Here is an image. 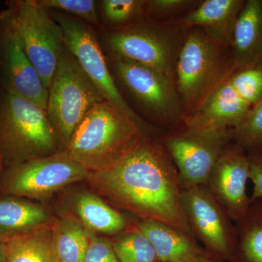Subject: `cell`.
Segmentation results:
<instances>
[{"label":"cell","instance_id":"obj_32","mask_svg":"<svg viewBox=\"0 0 262 262\" xmlns=\"http://www.w3.org/2000/svg\"><path fill=\"white\" fill-rule=\"evenodd\" d=\"M0 262H8L5 238L0 237Z\"/></svg>","mask_w":262,"mask_h":262},{"label":"cell","instance_id":"obj_30","mask_svg":"<svg viewBox=\"0 0 262 262\" xmlns=\"http://www.w3.org/2000/svg\"><path fill=\"white\" fill-rule=\"evenodd\" d=\"M250 160V180L253 184L251 199L262 198V154L248 155Z\"/></svg>","mask_w":262,"mask_h":262},{"label":"cell","instance_id":"obj_25","mask_svg":"<svg viewBox=\"0 0 262 262\" xmlns=\"http://www.w3.org/2000/svg\"><path fill=\"white\" fill-rule=\"evenodd\" d=\"M146 0H103L101 15L108 29L130 27L146 20Z\"/></svg>","mask_w":262,"mask_h":262},{"label":"cell","instance_id":"obj_7","mask_svg":"<svg viewBox=\"0 0 262 262\" xmlns=\"http://www.w3.org/2000/svg\"><path fill=\"white\" fill-rule=\"evenodd\" d=\"M261 98L262 59L237 69L231 67L185 124L233 128Z\"/></svg>","mask_w":262,"mask_h":262},{"label":"cell","instance_id":"obj_33","mask_svg":"<svg viewBox=\"0 0 262 262\" xmlns=\"http://www.w3.org/2000/svg\"><path fill=\"white\" fill-rule=\"evenodd\" d=\"M3 167H4V163H3V158H2L1 155H0V173L3 170Z\"/></svg>","mask_w":262,"mask_h":262},{"label":"cell","instance_id":"obj_1","mask_svg":"<svg viewBox=\"0 0 262 262\" xmlns=\"http://www.w3.org/2000/svg\"><path fill=\"white\" fill-rule=\"evenodd\" d=\"M86 180L99 195L138 220L160 222L193 235L183 210L178 170L160 136H144L116 165L90 173Z\"/></svg>","mask_w":262,"mask_h":262},{"label":"cell","instance_id":"obj_15","mask_svg":"<svg viewBox=\"0 0 262 262\" xmlns=\"http://www.w3.org/2000/svg\"><path fill=\"white\" fill-rule=\"evenodd\" d=\"M248 180L249 156L232 141L215 162L206 185L234 223L244 217L251 203L247 192Z\"/></svg>","mask_w":262,"mask_h":262},{"label":"cell","instance_id":"obj_29","mask_svg":"<svg viewBox=\"0 0 262 262\" xmlns=\"http://www.w3.org/2000/svg\"><path fill=\"white\" fill-rule=\"evenodd\" d=\"M82 262H119L112 239L93 236Z\"/></svg>","mask_w":262,"mask_h":262},{"label":"cell","instance_id":"obj_13","mask_svg":"<svg viewBox=\"0 0 262 262\" xmlns=\"http://www.w3.org/2000/svg\"><path fill=\"white\" fill-rule=\"evenodd\" d=\"M90 172L64 150L10 166L2 189L8 195L43 199L72 183L86 180Z\"/></svg>","mask_w":262,"mask_h":262},{"label":"cell","instance_id":"obj_9","mask_svg":"<svg viewBox=\"0 0 262 262\" xmlns=\"http://www.w3.org/2000/svg\"><path fill=\"white\" fill-rule=\"evenodd\" d=\"M5 10L26 54L49 89L65 46L61 26L37 0H15Z\"/></svg>","mask_w":262,"mask_h":262},{"label":"cell","instance_id":"obj_19","mask_svg":"<svg viewBox=\"0 0 262 262\" xmlns=\"http://www.w3.org/2000/svg\"><path fill=\"white\" fill-rule=\"evenodd\" d=\"M74 205L79 220L93 232L117 236L131 228L136 222H131L126 215L94 193H80Z\"/></svg>","mask_w":262,"mask_h":262},{"label":"cell","instance_id":"obj_5","mask_svg":"<svg viewBox=\"0 0 262 262\" xmlns=\"http://www.w3.org/2000/svg\"><path fill=\"white\" fill-rule=\"evenodd\" d=\"M187 31L180 24L146 19L125 28L108 29L102 42L108 55L149 67L175 84L176 65Z\"/></svg>","mask_w":262,"mask_h":262},{"label":"cell","instance_id":"obj_24","mask_svg":"<svg viewBox=\"0 0 262 262\" xmlns=\"http://www.w3.org/2000/svg\"><path fill=\"white\" fill-rule=\"evenodd\" d=\"M112 241L119 262L158 261L154 248L135 225Z\"/></svg>","mask_w":262,"mask_h":262},{"label":"cell","instance_id":"obj_17","mask_svg":"<svg viewBox=\"0 0 262 262\" xmlns=\"http://www.w3.org/2000/svg\"><path fill=\"white\" fill-rule=\"evenodd\" d=\"M229 58L232 69L262 59V0H246L234 26Z\"/></svg>","mask_w":262,"mask_h":262},{"label":"cell","instance_id":"obj_28","mask_svg":"<svg viewBox=\"0 0 262 262\" xmlns=\"http://www.w3.org/2000/svg\"><path fill=\"white\" fill-rule=\"evenodd\" d=\"M39 4L47 10L65 12L90 24L97 26L99 24L96 2L93 0H37Z\"/></svg>","mask_w":262,"mask_h":262},{"label":"cell","instance_id":"obj_23","mask_svg":"<svg viewBox=\"0 0 262 262\" xmlns=\"http://www.w3.org/2000/svg\"><path fill=\"white\" fill-rule=\"evenodd\" d=\"M251 200L244 217L234 223L238 244L231 262H262V198Z\"/></svg>","mask_w":262,"mask_h":262},{"label":"cell","instance_id":"obj_3","mask_svg":"<svg viewBox=\"0 0 262 262\" xmlns=\"http://www.w3.org/2000/svg\"><path fill=\"white\" fill-rule=\"evenodd\" d=\"M60 141L46 111L10 90L0 89V155L11 166L56 154Z\"/></svg>","mask_w":262,"mask_h":262},{"label":"cell","instance_id":"obj_21","mask_svg":"<svg viewBox=\"0 0 262 262\" xmlns=\"http://www.w3.org/2000/svg\"><path fill=\"white\" fill-rule=\"evenodd\" d=\"M53 222L6 237L8 262H60L53 244Z\"/></svg>","mask_w":262,"mask_h":262},{"label":"cell","instance_id":"obj_16","mask_svg":"<svg viewBox=\"0 0 262 262\" xmlns=\"http://www.w3.org/2000/svg\"><path fill=\"white\" fill-rule=\"evenodd\" d=\"M245 3L246 0L201 1L177 24L201 29L213 42L230 48L234 26Z\"/></svg>","mask_w":262,"mask_h":262},{"label":"cell","instance_id":"obj_34","mask_svg":"<svg viewBox=\"0 0 262 262\" xmlns=\"http://www.w3.org/2000/svg\"><path fill=\"white\" fill-rule=\"evenodd\" d=\"M158 262H160V261H158Z\"/></svg>","mask_w":262,"mask_h":262},{"label":"cell","instance_id":"obj_8","mask_svg":"<svg viewBox=\"0 0 262 262\" xmlns=\"http://www.w3.org/2000/svg\"><path fill=\"white\" fill-rule=\"evenodd\" d=\"M160 140L171 157L183 189L206 185L215 162L232 142V128L194 127L183 124L165 131Z\"/></svg>","mask_w":262,"mask_h":262},{"label":"cell","instance_id":"obj_11","mask_svg":"<svg viewBox=\"0 0 262 262\" xmlns=\"http://www.w3.org/2000/svg\"><path fill=\"white\" fill-rule=\"evenodd\" d=\"M51 15L61 26L66 46L76 57L84 72L97 86L105 99L148 132L160 135L163 131L141 118L130 107L117 89L93 26L61 13H51Z\"/></svg>","mask_w":262,"mask_h":262},{"label":"cell","instance_id":"obj_14","mask_svg":"<svg viewBox=\"0 0 262 262\" xmlns=\"http://www.w3.org/2000/svg\"><path fill=\"white\" fill-rule=\"evenodd\" d=\"M0 89L10 90L46 111L48 90L26 54L5 10L0 13Z\"/></svg>","mask_w":262,"mask_h":262},{"label":"cell","instance_id":"obj_31","mask_svg":"<svg viewBox=\"0 0 262 262\" xmlns=\"http://www.w3.org/2000/svg\"><path fill=\"white\" fill-rule=\"evenodd\" d=\"M187 262H231V261H224V260L220 259V258H217L213 257V256H211V255L208 254V253H206V254H202L199 255V256H196L195 257L191 258L190 260Z\"/></svg>","mask_w":262,"mask_h":262},{"label":"cell","instance_id":"obj_27","mask_svg":"<svg viewBox=\"0 0 262 262\" xmlns=\"http://www.w3.org/2000/svg\"><path fill=\"white\" fill-rule=\"evenodd\" d=\"M200 3L196 0H146V19L158 23L178 24Z\"/></svg>","mask_w":262,"mask_h":262},{"label":"cell","instance_id":"obj_4","mask_svg":"<svg viewBox=\"0 0 262 262\" xmlns=\"http://www.w3.org/2000/svg\"><path fill=\"white\" fill-rule=\"evenodd\" d=\"M230 68L229 48L213 42L201 29H188L175 70V87L184 123Z\"/></svg>","mask_w":262,"mask_h":262},{"label":"cell","instance_id":"obj_12","mask_svg":"<svg viewBox=\"0 0 262 262\" xmlns=\"http://www.w3.org/2000/svg\"><path fill=\"white\" fill-rule=\"evenodd\" d=\"M182 203L193 235L207 253L232 261L238 244L235 224L207 185L184 189Z\"/></svg>","mask_w":262,"mask_h":262},{"label":"cell","instance_id":"obj_26","mask_svg":"<svg viewBox=\"0 0 262 262\" xmlns=\"http://www.w3.org/2000/svg\"><path fill=\"white\" fill-rule=\"evenodd\" d=\"M232 141L248 155L262 154V98L232 128Z\"/></svg>","mask_w":262,"mask_h":262},{"label":"cell","instance_id":"obj_20","mask_svg":"<svg viewBox=\"0 0 262 262\" xmlns=\"http://www.w3.org/2000/svg\"><path fill=\"white\" fill-rule=\"evenodd\" d=\"M44 207L15 196L0 199V237L23 234L51 223Z\"/></svg>","mask_w":262,"mask_h":262},{"label":"cell","instance_id":"obj_2","mask_svg":"<svg viewBox=\"0 0 262 262\" xmlns=\"http://www.w3.org/2000/svg\"><path fill=\"white\" fill-rule=\"evenodd\" d=\"M146 136L155 135L108 101L96 103L72 134L66 153L90 173L112 168Z\"/></svg>","mask_w":262,"mask_h":262},{"label":"cell","instance_id":"obj_10","mask_svg":"<svg viewBox=\"0 0 262 262\" xmlns=\"http://www.w3.org/2000/svg\"><path fill=\"white\" fill-rule=\"evenodd\" d=\"M115 75L154 126L163 131L184 124L175 84L146 66L108 54Z\"/></svg>","mask_w":262,"mask_h":262},{"label":"cell","instance_id":"obj_6","mask_svg":"<svg viewBox=\"0 0 262 262\" xmlns=\"http://www.w3.org/2000/svg\"><path fill=\"white\" fill-rule=\"evenodd\" d=\"M105 100L65 45L48 89L46 108L63 150L87 113L96 103Z\"/></svg>","mask_w":262,"mask_h":262},{"label":"cell","instance_id":"obj_18","mask_svg":"<svg viewBox=\"0 0 262 262\" xmlns=\"http://www.w3.org/2000/svg\"><path fill=\"white\" fill-rule=\"evenodd\" d=\"M135 226L154 248L158 261L187 262L207 253L194 236L171 226L140 220Z\"/></svg>","mask_w":262,"mask_h":262},{"label":"cell","instance_id":"obj_22","mask_svg":"<svg viewBox=\"0 0 262 262\" xmlns=\"http://www.w3.org/2000/svg\"><path fill=\"white\" fill-rule=\"evenodd\" d=\"M52 232L60 262L83 261L94 232L73 216H65L54 221Z\"/></svg>","mask_w":262,"mask_h":262}]
</instances>
